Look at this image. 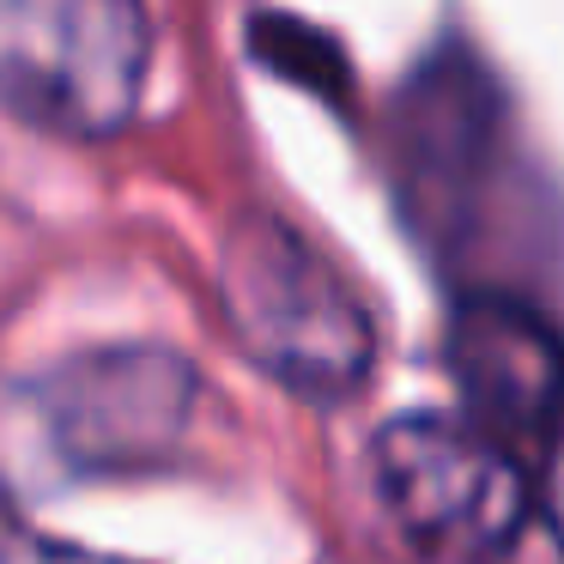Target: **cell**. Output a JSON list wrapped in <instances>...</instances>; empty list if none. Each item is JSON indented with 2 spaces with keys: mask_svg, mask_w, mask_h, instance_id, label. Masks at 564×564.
Instances as JSON below:
<instances>
[{
  "mask_svg": "<svg viewBox=\"0 0 564 564\" xmlns=\"http://www.w3.org/2000/svg\"><path fill=\"white\" fill-rule=\"evenodd\" d=\"M219 310L237 346L304 401H346L377 365V322L346 273L280 213H237L219 237Z\"/></svg>",
  "mask_w": 564,
  "mask_h": 564,
  "instance_id": "6da1fadb",
  "label": "cell"
},
{
  "mask_svg": "<svg viewBox=\"0 0 564 564\" xmlns=\"http://www.w3.org/2000/svg\"><path fill=\"white\" fill-rule=\"evenodd\" d=\"M370 479L431 564H498L516 552L534 510L528 462L449 413H401L370 443Z\"/></svg>",
  "mask_w": 564,
  "mask_h": 564,
  "instance_id": "7a4b0ae2",
  "label": "cell"
},
{
  "mask_svg": "<svg viewBox=\"0 0 564 564\" xmlns=\"http://www.w3.org/2000/svg\"><path fill=\"white\" fill-rule=\"evenodd\" d=\"M152 19L128 0H0V110L62 140L128 128Z\"/></svg>",
  "mask_w": 564,
  "mask_h": 564,
  "instance_id": "3957f363",
  "label": "cell"
},
{
  "mask_svg": "<svg viewBox=\"0 0 564 564\" xmlns=\"http://www.w3.org/2000/svg\"><path fill=\"white\" fill-rule=\"evenodd\" d=\"M50 443L91 474L159 467L195 413V370L164 346H91L31 382Z\"/></svg>",
  "mask_w": 564,
  "mask_h": 564,
  "instance_id": "277c9868",
  "label": "cell"
},
{
  "mask_svg": "<svg viewBox=\"0 0 564 564\" xmlns=\"http://www.w3.org/2000/svg\"><path fill=\"white\" fill-rule=\"evenodd\" d=\"M467 425L522 455L564 437V328L516 292H467L449 316Z\"/></svg>",
  "mask_w": 564,
  "mask_h": 564,
  "instance_id": "5b68a950",
  "label": "cell"
},
{
  "mask_svg": "<svg viewBox=\"0 0 564 564\" xmlns=\"http://www.w3.org/2000/svg\"><path fill=\"white\" fill-rule=\"evenodd\" d=\"M491 147H498V91H491L486 67L455 43L425 55L394 104L401 188L425 231H455L474 188L486 183Z\"/></svg>",
  "mask_w": 564,
  "mask_h": 564,
  "instance_id": "8992f818",
  "label": "cell"
},
{
  "mask_svg": "<svg viewBox=\"0 0 564 564\" xmlns=\"http://www.w3.org/2000/svg\"><path fill=\"white\" fill-rule=\"evenodd\" d=\"M249 43H256V62L280 67V74L304 79V86H322V91L346 86L340 50H334L322 31L297 25V19H256V25H249Z\"/></svg>",
  "mask_w": 564,
  "mask_h": 564,
  "instance_id": "52a82bcc",
  "label": "cell"
},
{
  "mask_svg": "<svg viewBox=\"0 0 564 564\" xmlns=\"http://www.w3.org/2000/svg\"><path fill=\"white\" fill-rule=\"evenodd\" d=\"M0 564H140V558H116V552L67 546V540L31 534V528H0Z\"/></svg>",
  "mask_w": 564,
  "mask_h": 564,
  "instance_id": "ba28073f",
  "label": "cell"
}]
</instances>
